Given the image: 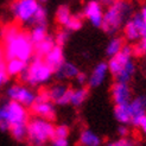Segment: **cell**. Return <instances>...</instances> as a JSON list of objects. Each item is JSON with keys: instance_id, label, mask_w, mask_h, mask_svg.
Returning a JSON list of instances; mask_svg holds the SVG:
<instances>
[{"instance_id": "1", "label": "cell", "mask_w": 146, "mask_h": 146, "mask_svg": "<svg viewBox=\"0 0 146 146\" xmlns=\"http://www.w3.org/2000/svg\"><path fill=\"white\" fill-rule=\"evenodd\" d=\"M4 43L5 57L7 61L18 58L29 63L31 60L35 46L30 39V35L20 32L16 27H9L4 32Z\"/></svg>"}, {"instance_id": "2", "label": "cell", "mask_w": 146, "mask_h": 146, "mask_svg": "<svg viewBox=\"0 0 146 146\" xmlns=\"http://www.w3.org/2000/svg\"><path fill=\"white\" fill-rule=\"evenodd\" d=\"M29 112L26 107L16 101L6 100L0 105V131L10 132V129L19 126L27 125Z\"/></svg>"}, {"instance_id": "3", "label": "cell", "mask_w": 146, "mask_h": 146, "mask_svg": "<svg viewBox=\"0 0 146 146\" xmlns=\"http://www.w3.org/2000/svg\"><path fill=\"white\" fill-rule=\"evenodd\" d=\"M132 7L126 0H114L104 14L101 29L107 33H115L122 25L125 18L131 13Z\"/></svg>"}, {"instance_id": "4", "label": "cell", "mask_w": 146, "mask_h": 146, "mask_svg": "<svg viewBox=\"0 0 146 146\" xmlns=\"http://www.w3.org/2000/svg\"><path fill=\"white\" fill-rule=\"evenodd\" d=\"M55 126L51 121L35 118L27 122V141L31 146H45L54 139Z\"/></svg>"}, {"instance_id": "5", "label": "cell", "mask_w": 146, "mask_h": 146, "mask_svg": "<svg viewBox=\"0 0 146 146\" xmlns=\"http://www.w3.org/2000/svg\"><path fill=\"white\" fill-rule=\"evenodd\" d=\"M52 74V69L45 63V61L36 56L31 60L30 64H27L26 70L20 75V80L30 86H38L46 83Z\"/></svg>"}, {"instance_id": "6", "label": "cell", "mask_w": 146, "mask_h": 146, "mask_svg": "<svg viewBox=\"0 0 146 146\" xmlns=\"http://www.w3.org/2000/svg\"><path fill=\"white\" fill-rule=\"evenodd\" d=\"M31 112L37 116V118L44 119L52 122L56 119V108L55 104L50 100L48 89H42L37 96L36 101L31 107Z\"/></svg>"}, {"instance_id": "7", "label": "cell", "mask_w": 146, "mask_h": 146, "mask_svg": "<svg viewBox=\"0 0 146 146\" xmlns=\"http://www.w3.org/2000/svg\"><path fill=\"white\" fill-rule=\"evenodd\" d=\"M38 0H16L11 5L13 17L20 23H30L39 9Z\"/></svg>"}, {"instance_id": "8", "label": "cell", "mask_w": 146, "mask_h": 146, "mask_svg": "<svg viewBox=\"0 0 146 146\" xmlns=\"http://www.w3.org/2000/svg\"><path fill=\"white\" fill-rule=\"evenodd\" d=\"M7 96L9 100L16 101L18 104L23 105L24 107H32V105L36 101V96L37 94H35L31 89H29L27 87L21 86V84H13L7 89Z\"/></svg>"}, {"instance_id": "9", "label": "cell", "mask_w": 146, "mask_h": 146, "mask_svg": "<svg viewBox=\"0 0 146 146\" xmlns=\"http://www.w3.org/2000/svg\"><path fill=\"white\" fill-rule=\"evenodd\" d=\"M132 56H133V46L123 45L120 52L109 60V62H108L109 72H111L114 77H116V75L123 69V67H125L129 61H132Z\"/></svg>"}, {"instance_id": "10", "label": "cell", "mask_w": 146, "mask_h": 146, "mask_svg": "<svg viewBox=\"0 0 146 146\" xmlns=\"http://www.w3.org/2000/svg\"><path fill=\"white\" fill-rule=\"evenodd\" d=\"M72 90L74 89H71L64 84H55L48 89V93H49L50 100L54 104L60 106H67L71 101Z\"/></svg>"}, {"instance_id": "11", "label": "cell", "mask_w": 146, "mask_h": 146, "mask_svg": "<svg viewBox=\"0 0 146 146\" xmlns=\"http://www.w3.org/2000/svg\"><path fill=\"white\" fill-rule=\"evenodd\" d=\"M112 100L115 106L119 105H128L132 101V92L127 83L115 82L111 88Z\"/></svg>"}, {"instance_id": "12", "label": "cell", "mask_w": 146, "mask_h": 146, "mask_svg": "<svg viewBox=\"0 0 146 146\" xmlns=\"http://www.w3.org/2000/svg\"><path fill=\"white\" fill-rule=\"evenodd\" d=\"M104 14L105 13L102 12L101 3H99L98 0H92L84 6L83 16L96 27H101L102 20H104Z\"/></svg>"}, {"instance_id": "13", "label": "cell", "mask_w": 146, "mask_h": 146, "mask_svg": "<svg viewBox=\"0 0 146 146\" xmlns=\"http://www.w3.org/2000/svg\"><path fill=\"white\" fill-rule=\"evenodd\" d=\"M129 109L132 114V125L138 127L139 121L144 115H146V96H137L129 102Z\"/></svg>"}, {"instance_id": "14", "label": "cell", "mask_w": 146, "mask_h": 146, "mask_svg": "<svg viewBox=\"0 0 146 146\" xmlns=\"http://www.w3.org/2000/svg\"><path fill=\"white\" fill-rule=\"evenodd\" d=\"M108 71H109L108 70V63H105V62L98 63L95 65V68L93 69L92 74L88 78V84H89L90 88H96V87H99L104 83Z\"/></svg>"}, {"instance_id": "15", "label": "cell", "mask_w": 146, "mask_h": 146, "mask_svg": "<svg viewBox=\"0 0 146 146\" xmlns=\"http://www.w3.org/2000/svg\"><path fill=\"white\" fill-rule=\"evenodd\" d=\"M44 61H45V63L49 65V67L52 69V71L56 72V71L65 63V62H64V54H63L62 46L56 45V46L45 56Z\"/></svg>"}, {"instance_id": "16", "label": "cell", "mask_w": 146, "mask_h": 146, "mask_svg": "<svg viewBox=\"0 0 146 146\" xmlns=\"http://www.w3.org/2000/svg\"><path fill=\"white\" fill-rule=\"evenodd\" d=\"M80 145L81 146H102V139L99 134L92 129L86 128L80 134Z\"/></svg>"}, {"instance_id": "17", "label": "cell", "mask_w": 146, "mask_h": 146, "mask_svg": "<svg viewBox=\"0 0 146 146\" xmlns=\"http://www.w3.org/2000/svg\"><path fill=\"white\" fill-rule=\"evenodd\" d=\"M27 62H24L18 58H13V60H9L6 63V71L9 76H20L27 68Z\"/></svg>"}, {"instance_id": "18", "label": "cell", "mask_w": 146, "mask_h": 146, "mask_svg": "<svg viewBox=\"0 0 146 146\" xmlns=\"http://www.w3.org/2000/svg\"><path fill=\"white\" fill-rule=\"evenodd\" d=\"M114 118L121 125H127L132 122V114H131L129 104L128 105H119L114 107Z\"/></svg>"}, {"instance_id": "19", "label": "cell", "mask_w": 146, "mask_h": 146, "mask_svg": "<svg viewBox=\"0 0 146 146\" xmlns=\"http://www.w3.org/2000/svg\"><path fill=\"white\" fill-rule=\"evenodd\" d=\"M56 77L60 78V80H63V78H76V76L80 74V70L78 68L74 63L71 62H65L62 67L58 69L56 72Z\"/></svg>"}, {"instance_id": "20", "label": "cell", "mask_w": 146, "mask_h": 146, "mask_svg": "<svg viewBox=\"0 0 146 146\" xmlns=\"http://www.w3.org/2000/svg\"><path fill=\"white\" fill-rule=\"evenodd\" d=\"M56 46V42H55V37H51V36H48V37L40 42L39 44L35 45V52L37 57H45L51 50Z\"/></svg>"}, {"instance_id": "21", "label": "cell", "mask_w": 146, "mask_h": 146, "mask_svg": "<svg viewBox=\"0 0 146 146\" xmlns=\"http://www.w3.org/2000/svg\"><path fill=\"white\" fill-rule=\"evenodd\" d=\"M134 72H135V64L133 61H129L125 67H123V69L119 72L118 75H116L115 80H116V82H121V83H127L132 80L133 75H134Z\"/></svg>"}, {"instance_id": "22", "label": "cell", "mask_w": 146, "mask_h": 146, "mask_svg": "<svg viewBox=\"0 0 146 146\" xmlns=\"http://www.w3.org/2000/svg\"><path fill=\"white\" fill-rule=\"evenodd\" d=\"M88 95H89V90H88V88H86V87H81V88L74 89L72 90L70 105H72L74 107H80L87 100Z\"/></svg>"}, {"instance_id": "23", "label": "cell", "mask_w": 146, "mask_h": 146, "mask_svg": "<svg viewBox=\"0 0 146 146\" xmlns=\"http://www.w3.org/2000/svg\"><path fill=\"white\" fill-rule=\"evenodd\" d=\"M30 35V39L32 42L33 46L39 44L40 42H43L46 37H48V33H46V26H35L32 29V31L29 33Z\"/></svg>"}, {"instance_id": "24", "label": "cell", "mask_w": 146, "mask_h": 146, "mask_svg": "<svg viewBox=\"0 0 146 146\" xmlns=\"http://www.w3.org/2000/svg\"><path fill=\"white\" fill-rule=\"evenodd\" d=\"M71 16H72V14L70 12L69 6L61 5L57 9V12H56V20H57V23H60L61 25H63L65 27V26H67V24L69 23Z\"/></svg>"}, {"instance_id": "25", "label": "cell", "mask_w": 146, "mask_h": 146, "mask_svg": "<svg viewBox=\"0 0 146 146\" xmlns=\"http://www.w3.org/2000/svg\"><path fill=\"white\" fill-rule=\"evenodd\" d=\"M123 32H125V36H126V38L128 40H137V39H139L141 37L140 30L138 29V26L134 24V21L132 19L128 20L126 23Z\"/></svg>"}, {"instance_id": "26", "label": "cell", "mask_w": 146, "mask_h": 146, "mask_svg": "<svg viewBox=\"0 0 146 146\" xmlns=\"http://www.w3.org/2000/svg\"><path fill=\"white\" fill-rule=\"evenodd\" d=\"M123 48V40L121 38H113L106 48V54L108 57H114L118 55Z\"/></svg>"}, {"instance_id": "27", "label": "cell", "mask_w": 146, "mask_h": 146, "mask_svg": "<svg viewBox=\"0 0 146 146\" xmlns=\"http://www.w3.org/2000/svg\"><path fill=\"white\" fill-rule=\"evenodd\" d=\"M10 134L16 141H24L27 139V125H19L11 128Z\"/></svg>"}, {"instance_id": "28", "label": "cell", "mask_w": 146, "mask_h": 146, "mask_svg": "<svg viewBox=\"0 0 146 146\" xmlns=\"http://www.w3.org/2000/svg\"><path fill=\"white\" fill-rule=\"evenodd\" d=\"M46 18H48V13L45 9L43 6H39V9L35 13L32 20L30 21V24L35 26H46Z\"/></svg>"}, {"instance_id": "29", "label": "cell", "mask_w": 146, "mask_h": 146, "mask_svg": "<svg viewBox=\"0 0 146 146\" xmlns=\"http://www.w3.org/2000/svg\"><path fill=\"white\" fill-rule=\"evenodd\" d=\"M69 134H70V128H69L68 125H58V126H55L54 138H57V139H68Z\"/></svg>"}, {"instance_id": "30", "label": "cell", "mask_w": 146, "mask_h": 146, "mask_svg": "<svg viewBox=\"0 0 146 146\" xmlns=\"http://www.w3.org/2000/svg\"><path fill=\"white\" fill-rule=\"evenodd\" d=\"M82 27V17L81 16H77V14H75V16H71L69 23L67 24V26H65V29L69 31H77L80 30V29Z\"/></svg>"}, {"instance_id": "31", "label": "cell", "mask_w": 146, "mask_h": 146, "mask_svg": "<svg viewBox=\"0 0 146 146\" xmlns=\"http://www.w3.org/2000/svg\"><path fill=\"white\" fill-rule=\"evenodd\" d=\"M68 38H69V31H68V30H61V31H58L57 35L55 36L56 45L63 46L65 43H67Z\"/></svg>"}, {"instance_id": "32", "label": "cell", "mask_w": 146, "mask_h": 146, "mask_svg": "<svg viewBox=\"0 0 146 146\" xmlns=\"http://www.w3.org/2000/svg\"><path fill=\"white\" fill-rule=\"evenodd\" d=\"M106 146H134V143L128 138H120L118 140H112L107 143Z\"/></svg>"}, {"instance_id": "33", "label": "cell", "mask_w": 146, "mask_h": 146, "mask_svg": "<svg viewBox=\"0 0 146 146\" xmlns=\"http://www.w3.org/2000/svg\"><path fill=\"white\" fill-rule=\"evenodd\" d=\"M9 74L6 71V63L5 62H0V87L5 84L9 80Z\"/></svg>"}, {"instance_id": "34", "label": "cell", "mask_w": 146, "mask_h": 146, "mask_svg": "<svg viewBox=\"0 0 146 146\" xmlns=\"http://www.w3.org/2000/svg\"><path fill=\"white\" fill-rule=\"evenodd\" d=\"M50 146H70V144L68 139H57V138H54L50 141Z\"/></svg>"}, {"instance_id": "35", "label": "cell", "mask_w": 146, "mask_h": 146, "mask_svg": "<svg viewBox=\"0 0 146 146\" xmlns=\"http://www.w3.org/2000/svg\"><path fill=\"white\" fill-rule=\"evenodd\" d=\"M76 81L78 82V84L83 86L87 83V81H88V76H87V74H84V72L80 71V74L76 76Z\"/></svg>"}, {"instance_id": "36", "label": "cell", "mask_w": 146, "mask_h": 146, "mask_svg": "<svg viewBox=\"0 0 146 146\" xmlns=\"http://www.w3.org/2000/svg\"><path fill=\"white\" fill-rule=\"evenodd\" d=\"M128 132H129V131H128L126 125H120L119 128H118V134H119L120 138H127Z\"/></svg>"}, {"instance_id": "37", "label": "cell", "mask_w": 146, "mask_h": 146, "mask_svg": "<svg viewBox=\"0 0 146 146\" xmlns=\"http://www.w3.org/2000/svg\"><path fill=\"white\" fill-rule=\"evenodd\" d=\"M138 127L143 131V133L146 134V115H144L141 118V120L139 121V125H138Z\"/></svg>"}, {"instance_id": "38", "label": "cell", "mask_w": 146, "mask_h": 146, "mask_svg": "<svg viewBox=\"0 0 146 146\" xmlns=\"http://www.w3.org/2000/svg\"><path fill=\"white\" fill-rule=\"evenodd\" d=\"M140 16L144 20V24H145V27H146V6H143V9L140 11Z\"/></svg>"}, {"instance_id": "39", "label": "cell", "mask_w": 146, "mask_h": 146, "mask_svg": "<svg viewBox=\"0 0 146 146\" xmlns=\"http://www.w3.org/2000/svg\"><path fill=\"white\" fill-rule=\"evenodd\" d=\"M140 46L141 51H143V54H146V39H141V42L138 44Z\"/></svg>"}, {"instance_id": "40", "label": "cell", "mask_w": 146, "mask_h": 146, "mask_svg": "<svg viewBox=\"0 0 146 146\" xmlns=\"http://www.w3.org/2000/svg\"><path fill=\"white\" fill-rule=\"evenodd\" d=\"M99 3H104V4H112L114 0H98Z\"/></svg>"}, {"instance_id": "41", "label": "cell", "mask_w": 146, "mask_h": 146, "mask_svg": "<svg viewBox=\"0 0 146 146\" xmlns=\"http://www.w3.org/2000/svg\"><path fill=\"white\" fill-rule=\"evenodd\" d=\"M38 1H40V3H45L46 0H38Z\"/></svg>"}]
</instances>
